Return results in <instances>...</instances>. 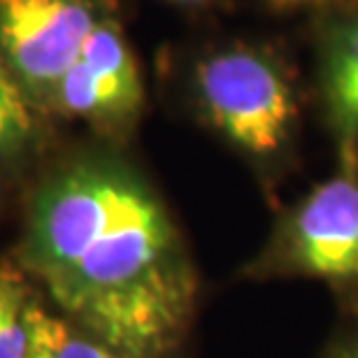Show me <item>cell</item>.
Listing matches in <instances>:
<instances>
[{"instance_id": "9", "label": "cell", "mask_w": 358, "mask_h": 358, "mask_svg": "<svg viewBox=\"0 0 358 358\" xmlns=\"http://www.w3.org/2000/svg\"><path fill=\"white\" fill-rule=\"evenodd\" d=\"M56 328H59V317L45 312L38 305L28 307L31 347L26 358H56Z\"/></svg>"}, {"instance_id": "8", "label": "cell", "mask_w": 358, "mask_h": 358, "mask_svg": "<svg viewBox=\"0 0 358 358\" xmlns=\"http://www.w3.org/2000/svg\"><path fill=\"white\" fill-rule=\"evenodd\" d=\"M56 358H142L128 354L124 349L110 345V342L96 338L70 321L59 319L56 328Z\"/></svg>"}, {"instance_id": "1", "label": "cell", "mask_w": 358, "mask_h": 358, "mask_svg": "<svg viewBox=\"0 0 358 358\" xmlns=\"http://www.w3.org/2000/svg\"><path fill=\"white\" fill-rule=\"evenodd\" d=\"M68 321L128 354L170 358L189 333L198 277L166 207L114 161L42 186L21 247Z\"/></svg>"}, {"instance_id": "2", "label": "cell", "mask_w": 358, "mask_h": 358, "mask_svg": "<svg viewBox=\"0 0 358 358\" xmlns=\"http://www.w3.org/2000/svg\"><path fill=\"white\" fill-rule=\"evenodd\" d=\"M245 277L321 282L358 317V177L340 173L314 186L245 266Z\"/></svg>"}, {"instance_id": "10", "label": "cell", "mask_w": 358, "mask_h": 358, "mask_svg": "<svg viewBox=\"0 0 358 358\" xmlns=\"http://www.w3.org/2000/svg\"><path fill=\"white\" fill-rule=\"evenodd\" d=\"M31 114L0 112V149L21 145L31 133Z\"/></svg>"}, {"instance_id": "5", "label": "cell", "mask_w": 358, "mask_h": 358, "mask_svg": "<svg viewBox=\"0 0 358 358\" xmlns=\"http://www.w3.org/2000/svg\"><path fill=\"white\" fill-rule=\"evenodd\" d=\"M49 103L96 124H126L142 105V82L121 28L100 19L82 54L54 87Z\"/></svg>"}, {"instance_id": "4", "label": "cell", "mask_w": 358, "mask_h": 358, "mask_svg": "<svg viewBox=\"0 0 358 358\" xmlns=\"http://www.w3.org/2000/svg\"><path fill=\"white\" fill-rule=\"evenodd\" d=\"M98 21L91 0H0V49L21 89L49 100Z\"/></svg>"}, {"instance_id": "14", "label": "cell", "mask_w": 358, "mask_h": 358, "mask_svg": "<svg viewBox=\"0 0 358 358\" xmlns=\"http://www.w3.org/2000/svg\"><path fill=\"white\" fill-rule=\"evenodd\" d=\"M179 3H203V0H179Z\"/></svg>"}, {"instance_id": "13", "label": "cell", "mask_w": 358, "mask_h": 358, "mask_svg": "<svg viewBox=\"0 0 358 358\" xmlns=\"http://www.w3.org/2000/svg\"><path fill=\"white\" fill-rule=\"evenodd\" d=\"M277 7H296V5H307V3H319V0H270Z\"/></svg>"}, {"instance_id": "6", "label": "cell", "mask_w": 358, "mask_h": 358, "mask_svg": "<svg viewBox=\"0 0 358 358\" xmlns=\"http://www.w3.org/2000/svg\"><path fill=\"white\" fill-rule=\"evenodd\" d=\"M324 87L335 131L347 142H358V19L333 35Z\"/></svg>"}, {"instance_id": "3", "label": "cell", "mask_w": 358, "mask_h": 358, "mask_svg": "<svg viewBox=\"0 0 358 358\" xmlns=\"http://www.w3.org/2000/svg\"><path fill=\"white\" fill-rule=\"evenodd\" d=\"M198 96L212 126L254 159H272L296 131L298 105L289 80L268 56L231 49L200 63Z\"/></svg>"}, {"instance_id": "7", "label": "cell", "mask_w": 358, "mask_h": 358, "mask_svg": "<svg viewBox=\"0 0 358 358\" xmlns=\"http://www.w3.org/2000/svg\"><path fill=\"white\" fill-rule=\"evenodd\" d=\"M28 293L14 272L0 270V358H26L31 347L28 333Z\"/></svg>"}, {"instance_id": "11", "label": "cell", "mask_w": 358, "mask_h": 358, "mask_svg": "<svg viewBox=\"0 0 358 358\" xmlns=\"http://www.w3.org/2000/svg\"><path fill=\"white\" fill-rule=\"evenodd\" d=\"M0 112L10 114H31L24 96V89L19 87L17 77L0 68Z\"/></svg>"}, {"instance_id": "12", "label": "cell", "mask_w": 358, "mask_h": 358, "mask_svg": "<svg viewBox=\"0 0 358 358\" xmlns=\"http://www.w3.org/2000/svg\"><path fill=\"white\" fill-rule=\"evenodd\" d=\"M324 358H358V317L352 319V326L333 342Z\"/></svg>"}]
</instances>
